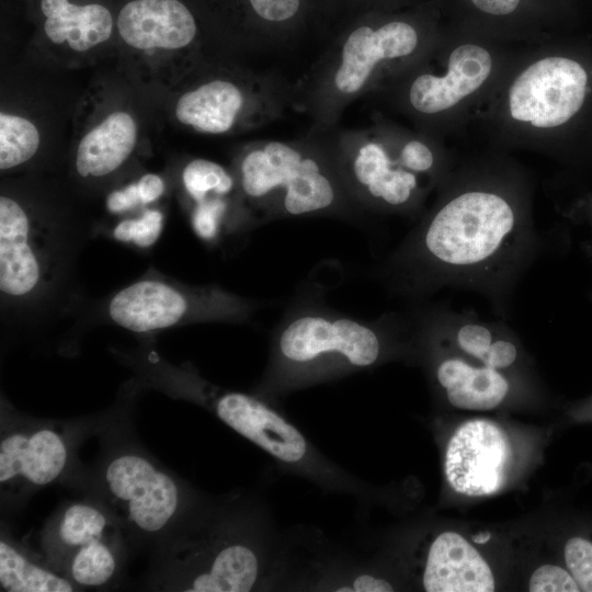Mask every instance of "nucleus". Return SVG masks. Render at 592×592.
<instances>
[{"mask_svg": "<svg viewBox=\"0 0 592 592\" xmlns=\"http://www.w3.org/2000/svg\"><path fill=\"white\" fill-rule=\"evenodd\" d=\"M437 191L433 207L389 261L409 287L493 265L525 226L528 190L506 152L486 149L453 170Z\"/></svg>", "mask_w": 592, "mask_h": 592, "instance_id": "obj_1", "label": "nucleus"}, {"mask_svg": "<svg viewBox=\"0 0 592 592\" xmlns=\"http://www.w3.org/2000/svg\"><path fill=\"white\" fill-rule=\"evenodd\" d=\"M443 27L431 0L344 22L296 91V104L311 119L310 129L337 126L351 103L374 95L429 52Z\"/></svg>", "mask_w": 592, "mask_h": 592, "instance_id": "obj_2", "label": "nucleus"}, {"mask_svg": "<svg viewBox=\"0 0 592 592\" xmlns=\"http://www.w3.org/2000/svg\"><path fill=\"white\" fill-rule=\"evenodd\" d=\"M522 46L444 22L429 52L374 95L421 133L444 141L464 137Z\"/></svg>", "mask_w": 592, "mask_h": 592, "instance_id": "obj_3", "label": "nucleus"}, {"mask_svg": "<svg viewBox=\"0 0 592 592\" xmlns=\"http://www.w3.org/2000/svg\"><path fill=\"white\" fill-rule=\"evenodd\" d=\"M294 557V543L277 532L269 512L253 506L205 524L177 544L162 587L189 592L288 588Z\"/></svg>", "mask_w": 592, "mask_h": 592, "instance_id": "obj_4", "label": "nucleus"}, {"mask_svg": "<svg viewBox=\"0 0 592 592\" xmlns=\"http://www.w3.org/2000/svg\"><path fill=\"white\" fill-rule=\"evenodd\" d=\"M389 323L316 305L293 309L273 334L255 394L269 400L375 366L387 353Z\"/></svg>", "mask_w": 592, "mask_h": 592, "instance_id": "obj_5", "label": "nucleus"}, {"mask_svg": "<svg viewBox=\"0 0 592 592\" xmlns=\"http://www.w3.org/2000/svg\"><path fill=\"white\" fill-rule=\"evenodd\" d=\"M235 174L260 224L308 216L355 218L363 212L318 130L291 140L250 144L239 153Z\"/></svg>", "mask_w": 592, "mask_h": 592, "instance_id": "obj_6", "label": "nucleus"}, {"mask_svg": "<svg viewBox=\"0 0 592 592\" xmlns=\"http://www.w3.org/2000/svg\"><path fill=\"white\" fill-rule=\"evenodd\" d=\"M153 366V375L161 385L213 412L286 471L327 491L361 494L358 478L321 454L267 399L218 387L190 365L173 366L155 361Z\"/></svg>", "mask_w": 592, "mask_h": 592, "instance_id": "obj_7", "label": "nucleus"}, {"mask_svg": "<svg viewBox=\"0 0 592 592\" xmlns=\"http://www.w3.org/2000/svg\"><path fill=\"white\" fill-rule=\"evenodd\" d=\"M315 130V129H314ZM351 197L363 210L389 214L417 212L437 187L413 169L409 128L376 117L367 128L318 130Z\"/></svg>", "mask_w": 592, "mask_h": 592, "instance_id": "obj_8", "label": "nucleus"}, {"mask_svg": "<svg viewBox=\"0 0 592 592\" xmlns=\"http://www.w3.org/2000/svg\"><path fill=\"white\" fill-rule=\"evenodd\" d=\"M64 232L36 219L23 204L0 197V293L2 304L39 305L58 291L70 257Z\"/></svg>", "mask_w": 592, "mask_h": 592, "instance_id": "obj_9", "label": "nucleus"}, {"mask_svg": "<svg viewBox=\"0 0 592 592\" xmlns=\"http://www.w3.org/2000/svg\"><path fill=\"white\" fill-rule=\"evenodd\" d=\"M259 303L218 286H191L156 274L118 291L107 304L110 319L133 332L195 322H243Z\"/></svg>", "mask_w": 592, "mask_h": 592, "instance_id": "obj_10", "label": "nucleus"}, {"mask_svg": "<svg viewBox=\"0 0 592 592\" xmlns=\"http://www.w3.org/2000/svg\"><path fill=\"white\" fill-rule=\"evenodd\" d=\"M294 86L277 75L214 77L183 93L177 102L180 123L207 134L252 128L283 116L296 103Z\"/></svg>", "mask_w": 592, "mask_h": 592, "instance_id": "obj_11", "label": "nucleus"}, {"mask_svg": "<svg viewBox=\"0 0 592 592\" xmlns=\"http://www.w3.org/2000/svg\"><path fill=\"white\" fill-rule=\"evenodd\" d=\"M102 490L116 520L144 535L164 531L184 502L179 482L136 452L119 453L106 463Z\"/></svg>", "mask_w": 592, "mask_h": 592, "instance_id": "obj_12", "label": "nucleus"}, {"mask_svg": "<svg viewBox=\"0 0 592 592\" xmlns=\"http://www.w3.org/2000/svg\"><path fill=\"white\" fill-rule=\"evenodd\" d=\"M444 22L469 34L509 44L559 37L572 0H431Z\"/></svg>", "mask_w": 592, "mask_h": 592, "instance_id": "obj_13", "label": "nucleus"}, {"mask_svg": "<svg viewBox=\"0 0 592 592\" xmlns=\"http://www.w3.org/2000/svg\"><path fill=\"white\" fill-rule=\"evenodd\" d=\"M69 447L64 432L48 423L23 422L2 428V492L18 496L58 479L67 468Z\"/></svg>", "mask_w": 592, "mask_h": 592, "instance_id": "obj_14", "label": "nucleus"}, {"mask_svg": "<svg viewBox=\"0 0 592 592\" xmlns=\"http://www.w3.org/2000/svg\"><path fill=\"white\" fill-rule=\"evenodd\" d=\"M511 446L501 428L488 420H470L452 435L444 460L449 486L477 497L499 491L505 482Z\"/></svg>", "mask_w": 592, "mask_h": 592, "instance_id": "obj_15", "label": "nucleus"}, {"mask_svg": "<svg viewBox=\"0 0 592 592\" xmlns=\"http://www.w3.org/2000/svg\"><path fill=\"white\" fill-rule=\"evenodd\" d=\"M123 41L137 49H180L194 43L198 26L180 0H132L119 11Z\"/></svg>", "mask_w": 592, "mask_h": 592, "instance_id": "obj_16", "label": "nucleus"}, {"mask_svg": "<svg viewBox=\"0 0 592 592\" xmlns=\"http://www.w3.org/2000/svg\"><path fill=\"white\" fill-rule=\"evenodd\" d=\"M241 41L267 50L292 43L311 21L306 0H213Z\"/></svg>", "mask_w": 592, "mask_h": 592, "instance_id": "obj_17", "label": "nucleus"}, {"mask_svg": "<svg viewBox=\"0 0 592 592\" xmlns=\"http://www.w3.org/2000/svg\"><path fill=\"white\" fill-rule=\"evenodd\" d=\"M422 584L428 592H492L494 579L480 554L459 534L445 532L431 544Z\"/></svg>", "mask_w": 592, "mask_h": 592, "instance_id": "obj_18", "label": "nucleus"}, {"mask_svg": "<svg viewBox=\"0 0 592 592\" xmlns=\"http://www.w3.org/2000/svg\"><path fill=\"white\" fill-rule=\"evenodd\" d=\"M114 536H119L118 524L109 509L90 502H76L52 519L42 535V546L47 562L58 571L80 547Z\"/></svg>", "mask_w": 592, "mask_h": 592, "instance_id": "obj_19", "label": "nucleus"}, {"mask_svg": "<svg viewBox=\"0 0 592 592\" xmlns=\"http://www.w3.org/2000/svg\"><path fill=\"white\" fill-rule=\"evenodd\" d=\"M136 139L134 118L123 111L111 113L80 140L75 161L78 174L99 179L113 173L128 159Z\"/></svg>", "mask_w": 592, "mask_h": 592, "instance_id": "obj_20", "label": "nucleus"}, {"mask_svg": "<svg viewBox=\"0 0 592 592\" xmlns=\"http://www.w3.org/2000/svg\"><path fill=\"white\" fill-rule=\"evenodd\" d=\"M41 10L46 36L55 44L67 43L73 50H88L112 34V14L100 3L79 5L69 0H41Z\"/></svg>", "mask_w": 592, "mask_h": 592, "instance_id": "obj_21", "label": "nucleus"}, {"mask_svg": "<svg viewBox=\"0 0 592 592\" xmlns=\"http://www.w3.org/2000/svg\"><path fill=\"white\" fill-rule=\"evenodd\" d=\"M435 375L448 401L459 409H493L509 391V383L498 369L485 365L475 367L460 358L442 361Z\"/></svg>", "mask_w": 592, "mask_h": 592, "instance_id": "obj_22", "label": "nucleus"}, {"mask_svg": "<svg viewBox=\"0 0 592 592\" xmlns=\"http://www.w3.org/2000/svg\"><path fill=\"white\" fill-rule=\"evenodd\" d=\"M0 585L9 592H72L78 587L50 565L36 561L16 543L0 540Z\"/></svg>", "mask_w": 592, "mask_h": 592, "instance_id": "obj_23", "label": "nucleus"}, {"mask_svg": "<svg viewBox=\"0 0 592 592\" xmlns=\"http://www.w3.org/2000/svg\"><path fill=\"white\" fill-rule=\"evenodd\" d=\"M119 562V536H114L80 547L62 562L58 571L78 588H99L115 577Z\"/></svg>", "mask_w": 592, "mask_h": 592, "instance_id": "obj_24", "label": "nucleus"}, {"mask_svg": "<svg viewBox=\"0 0 592 592\" xmlns=\"http://www.w3.org/2000/svg\"><path fill=\"white\" fill-rule=\"evenodd\" d=\"M39 133L29 119L1 112L0 169L7 171L29 161L39 147Z\"/></svg>", "mask_w": 592, "mask_h": 592, "instance_id": "obj_25", "label": "nucleus"}, {"mask_svg": "<svg viewBox=\"0 0 592 592\" xmlns=\"http://www.w3.org/2000/svg\"><path fill=\"white\" fill-rule=\"evenodd\" d=\"M183 187L194 203L213 190L236 192L240 190L237 177L226 168L207 159H193L182 171Z\"/></svg>", "mask_w": 592, "mask_h": 592, "instance_id": "obj_26", "label": "nucleus"}, {"mask_svg": "<svg viewBox=\"0 0 592 592\" xmlns=\"http://www.w3.org/2000/svg\"><path fill=\"white\" fill-rule=\"evenodd\" d=\"M162 227V213L158 209H147L140 217L119 221L113 230V237L121 242L148 248L157 241Z\"/></svg>", "mask_w": 592, "mask_h": 592, "instance_id": "obj_27", "label": "nucleus"}, {"mask_svg": "<svg viewBox=\"0 0 592 592\" xmlns=\"http://www.w3.org/2000/svg\"><path fill=\"white\" fill-rule=\"evenodd\" d=\"M565 559L580 591L592 592V543L581 537L569 539Z\"/></svg>", "mask_w": 592, "mask_h": 592, "instance_id": "obj_28", "label": "nucleus"}, {"mask_svg": "<svg viewBox=\"0 0 592 592\" xmlns=\"http://www.w3.org/2000/svg\"><path fill=\"white\" fill-rule=\"evenodd\" d=\"M456 343L466 354L485 362L496 341L491 329L481 322H464L455 334Z\"/></svg>", "mask_w": 592, "mask_h": 592, "instance_id": "obj_29", "label": "nucleus"}, {"mask_svg": "<svg viewBox=\"0 0 592 592\" xmlns=\"http://www.w3.org/2000/svg\"><path fill=\"white\" fill-rule=\"evenodd\" d=\"M531 592H578L573 577L560 567L545 565L536 569L530 580Z\"/></svg>", "mask_w": 592, "mask_h": 592, "instance_id": "obj_30", "label": "nucleus"}, {"mask_svg": "<svg viewBox=\"0 0 592 592\" xmlns=\"http://www.w3.org/2000/svg\"><path fill=\"white\" fill-rule=\"evenodd\" d=\"M428 0H342L343 22L371 12H394L418 5Z\"/></svg>", "mask_w": 592, "mask_h": 592, "instance_id": "obj_31", "label": "nucleus"}, {"mask_svg": "<svg viewBox=\"0 0 592 592\" xmlns=\"http://www.w3.org/2000/svg\"><path fill=\"white\" fill-rule=\"evenodd\" d=\"M517 356L516 346L504 339H496L482 365L501 369L511 366Z\"/></svg>", "mask_w": 592, "mask_h": 592, "instance_id": "obj_32", "label": "nucleus"}, {"mask_svg": "<svg viewBox=\"0 0 592 592\" xmlns=\"http://www.w3.org/2000/svg\"><path fill=\"white\" fill-rule=\"evenodd\" d=\"M144 204L137 182L127 185L122 190H116L110 193L106 200L107 209L111 213H123L138 205Z\"/></svg>", "mask_w": 592, "mask_h": 592, "instance_id": "obj_33", "label": "nucleus"}, {"mask_svg": "<svg viewBox=\"0 0 592 592\" xmlns=\"http://www.w3.org/2000/svg\"><path fill=\"white\" fill-rule=\"evenodd\" d=\"M137 186L144 204H149L157 201L164 191L163 180L153 173L143 175L138 180Z\"/></svg>", "mask_w": 592, "mask_h": 592, "instance_id": "obj_34", "label": "nucleus"}, {"mask_svg": "<svg viewBox=\"0 0 592 592\" xmlns=\"http://www.w3.org/2000/svg\"><path fill=\"white\" fill-rule=\"evenodd\" d=\"M312 19L331 18L341 13L342 0H306Z\"/></svg>", "mask_w": 592, "mask_h": 592, "instance_id": "obj_35", "label": "nucleus"}, {"mask_svg": "<svg viewBox=\"0 0 592 592\" xmlns=\"http://www.w3.org/2000/svg\"><path fill=\"white\" fill-rule=\"evenodd\" d=\"M490 539V534L489 533H481V534H478L474 537V542L478 543V544H483L486 542H488Z\"/></svg>", "mask_w": 592, "mask_h": 592, "instance_id": "obj_36", "label": "nucleus"}]
</instances>
